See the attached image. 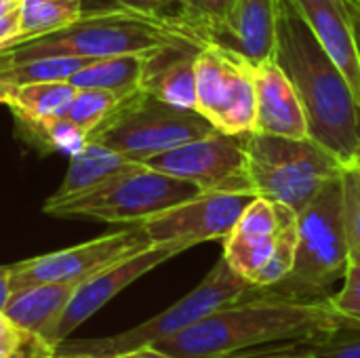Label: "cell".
I'll use <instances>...</instances> for the list:
<instances>
[{"label": "cell", "instance_id": "6da1fadb", "mask_svg": "<svg viewBox=\"0 0 360 358\" xmlns=\"http://www.w3.org/2000/svg\"><path fill=\"white\" fill-rule=\"evenodd\" d=\"M342 327L346 325L329 300H291L255 287L196 325L150 346L173 358H217L272 344H314Z\"/></svg>", "mask_w": 360, "mask_h": 358}, {"label": "cell", "instance_id": "7a4b0ae2", "mask_svg": "<svg viewBox=\"0 0 360 358\" xmlns=\"http://www.w3.org/2000/svg\"><path fill=\"white\" fill-rule=\"evenodd\" d=\"M272 59L287 74L304 106L308 135L333 152L346 169L360 167L359 97L293 0H276Z\"/></svg>", "mask_w": 360, "mask_h": 358}, {"label": "cell", "instance_id": "3957f363", "mask_svg": "<svg viewBox=\"0 0 360 358\" xmlns=\"http://www.w3.org/2000/svg\"><path fill=\"white\" fill-rule=\"evenodd\" d=\"M211 42L181 17H150L120 8L84 11L82 17L68 27L38 36L11 51L13 63L51 55L74 57H116V55H150L154 51L179 44Z\"/></svg>", "mask_w": 360, "mask_h": 358}, {"label": "cell", "instance_id": "277c9868", "mask_svg": "<svg viewBox=\"0 0 360 358\" xmlns=\"http://www.w3.org/2000/svg\"><path fill=\"white\" fill-rule=\"evenodd\" d=\"M348 266L342 175H338L297 213V245L291 272L264 291L304 302L327 300L329 289L346 276Z\"/></svg>", "mask_w": 360, "mask_h": 358}, {"label": "cell", "instance_id": "5b68a950", "mask_svg": "<svg viewBox=\"0 0 360 358\" xmlns=\"http://www.w3.org/2000/svg\"><path fill=\"white\" fill-rule=\"evenodd\" d=\"M247 169L255 196L276 200L300 213L346 169L312 137H281L251 131L245 135Z\"/></svg>", "mask_w": 360, "mask_h": 358}, {"label": "cell", "instance_id": "8992f818", "mask_svg": "<svg viewBox=\"0 0 360 358\" xmlns=\"http://www.w3.org/2000/svg\"><path fill=\"white\" fill-rule=\"evenodd\" d=\"M198 194H202L198 186L137 162L133 169L105 179L80 196L59 203L46 200L42 211L61 219H95L131 226L143 224Z\"/></svg>", "mask_w": 360, "mask_h": 358}, {"label": "cell", "instance_id": "52a82bcc", "mask_svg": "<svg viewBox=\"0 0 360 358\" xmlns=\"http://www.w3.org/2000/svg\"><path fill=\"white\" fill-rule=\"evenodd\" d=\"M217 129L200 112L171 106L141 89L122 97L114 112L89 133V141L105 146L133 162L173 150Z\"/></svg>", "mask_w": 360, "mask_h": 358}, {"label": "cell", "instance_id": "ba28073f", "mask_svg": "<svg viewBox=\"0 0 360 358\" xmlns=\"http://www.w3.org/2000/svg\"><path fill=\"white\" fill-rule=\"evenodd\" d=\"M255 287L249 281H245L221 255L219 262L211 268V272L200 281V285L194 291H190L186 298H181L177 304H173L165 312L156 314L154 319H150L129 331L108 335V338L63 340L57 346V352L59 354H84V357L105 358L118 354V352L139 348V346H148V344L171 338V335L196 325L211 312L240 300L243 295H247Z\"/></svg>", "mask_w": 360, "mask_h": 358}, {"label": "cell", "instance_id": "9c48e42d", "mask_svg": "<svg viewBox=\"0 0 360 358\" xmlns=\"http://www.w3.org/2000/svg\"><path fill=\"white\" fill-rule=\"evenodd\" d=\"M297 213L283 203L253 196L224 238L226 262L253 287L278 285L293 266Z\"/></svg>", "mask_w": 360, "mask_h": 358}, {"label": "cell", "instance_id": "30bf717a", "mask_svg": "<svg viewBox=\"0 0 360 358\" xmlns=\"http://www.w3.org/2000/svg\"><path fill=\"white\" fill-rule=\"evenodd\" d=\"M196 112L228 135L255 131L253 65L238 53L205 42L194 59Z\"/></svg>", "mask_w": 360, "mask_h": 358}, {"label": "cell", "instance_id": "8fae6325", "mask_svg": "<svg viewBox=\"0 0 360 358\" xmlns=\"http://www.w3.org/2000/svg\"><path fill=\"white\" fill-rule=\"evenodd\" d=\"M141 165L186 179L202 192L253 194L247 169L245 135L215 131L173 150L146 158Z\"/></svg>", "mask_w": 360, "mask_h": 358}, {"label": "cell", "instance_id": "7c38bea8", "mask_svg": "<svg viewBox=\"0 0 360 358\" xmlns=\"http://www.w3.org/2000/svg\"><path fill=\"white\" fill-rule=\"evenodd\" d=\"M148 247H152V243L146 236L141 224H131L118 232L86 241L82 245L11 264L8 266L11 293L40 283L80 285L82 281L112 266L114 262L139 253Z\"/></svg>", "mask_w": 360, "mask_h": 358}, {"label": "cell", "instance_id": "4fadbf2b", "mask_svg": "<svg viewBox=\"0 0 360 358\" xmlns=\"http://www.w3.org/2000/svg\"><path fill=\"white\" fill-rule=\"evenodd\" d=\"M251 194L202 192L141 224L152 245H179L186 251L207 241H224Z\"/></svg>", "mask_w": 360, "mask_h": 358}, {"label": "cell", "instance_id": "5bb4252c", "mask_svg": "<svg viewBox=\"0 0 360 358\" xmlns=\"http://www.w3.org/2000/svg\"><path fill=\"white\" fill-rule=\"evenodd\" d=\"M184 251L186 249L179 245H152L139 253H133L124 260L114 262L112 266L82 281L76 287L63 312V319L59 323V331H57L59 344L68 340L72 331H76L84 321H89L97 310H101L112 298H116L137 279H141L143 274L152 272L154 268H158L160 264L169 262L171 257Z\"/></svg>", "mask_w": 360, "mask_h": 358}, {"label": "cell", "instance_id": "9a60e30c", "mask_svg": "<svg viewBox=\"0 0 360 358\" xmlns=\"http://www.w3.org/2000/svg\"><path fill=\"white\" fill-rule=\"evenodd\" d=\"M255 131L281 137H310L304 106L281 65L266 59L253 65Z\"/></svg>", "mask_w": 360, "mask_h": 358}, {"label": "cell", "instance_id": "2e32d148", "mask_svg": "<svg viewBox=\"0 0 360 358\" xmlns=\"http://www.w3.org/2000/svg\"><path fill=\"white\" fill-rule=\"evenodd\" d=\"M276 38V0H234L211 42H217L251 65L272 59Z\"/></svg>", "mask_w": 360, "mask_h": 358}, {"label": "cell", "instance_id": "e0dca14e", "mask_svg": "<svg viewBox=\"0 0 360 358\" xmlns=\"http://www.w3.org/2000/svg\"><path fill=\"white\" fill-rule=\"evenodd\" d=\"M306 25L344 72L360 101V55L354 19L342 0H293Z\"/></svg>", "mask_w": 360, "mask_h": 358}, {"label": "cell", "instance_id": "ac0fdd59", "mask_svg": "<svg viewBox=\"0 0 360 358\" xmlns=\"http://www.w3.org/2000/svg\"><path fill=\"white\" fill-rule=\"evenodd\" d=\"M78 285L74 283H40L11 293L2 314L27 335L57 348V331L63 312Z\"/></svg>", "mask_w": 360, "mask_h": 358}, {"label": "cell", "instance_id": "d6986e66", "mask_svg": "<svg viewBox=\"0 0 360 358\" xmlns=\"http://www.w3.org/2000/svg\"><path fill=\"white\" fill-rule=\"evenodd\" d=\"M200 46L179 44L150 53L139 89L171 106L196 110L194 59Z\"/></svg>", "mask_w": 360, "mask_h": 358}, {"label": "cell", "instance_id": "ffe728a7", "mask_svg": "<svg viewBox=\"0 0 360 358\" xmlns=\"http://www.w3.org/2000/svg\"><path fill=\"white\" fill-rule=\"evenodd\" d=\"M135 165L137 162L129 160L127 156H122L105 146L86 141L76 154L70 156V167H68V173H65L61 186L46 200L59 203V200L80 196V194L93 190L95 186L103 184L105 179L133 169Z\"/></svg>", "mask_w": 360, "mask_h": 358}, {"label": "cell", "instance_id": "44dd1931", "mask_svg": "<svg viewBox=\"0 0 360 358\" xmlns=\"http://www.w3.org/2000/svg\"><path fill=\"white\" fill-rule=\"evenodd\" d=\"M148 55L103 57L76 72L70 82L76 89H103L118 95H131L141 87Z\"/></svg>", "mask_w": 360, "mask_h": 358}, {"label": "cell", "instance_id": "7402d4cb", "mask_svg": "<svg viewBox=\"0 0 360 358\" xmlns=\"http://www.w3.org/2000/svg\"><path fill=\"white\" fill-rule=\"evenodd\" d=\"M13 116H15L17 133L40 152H57V154L72 156L89 141V133L63 116H51V118H30L21 114H13Z\"/></svg>", "mask_w": 360, "mask_h": 358}, {"label": "cell", "instance_id": "603a6c76", "mask_svg": "<svg viewBox=\"0 0 360 358\" xmlns=\"http://www.w3.org/2000/svg\"><path fill=\"white\" fill-rule=\"evenodd\" d=\"M76 87L70 80L61 82H30L6 89V106L13 114L30 118L61 116L72 101Z\"/></svg>", "mask_w": 360, "mask_h": 358}, {"label": "cell", "instance_id": "cb8c5ba5", "mask_svg": "<svg viewBox=\"0 0 360 358\" xmlns=\"http://www.w3.org/2000/svg\"><path fill=\"white\" fill-rule=\"evenodd\" d=\"M82 13V0H21L17 44L68 27L78 21Z\"/></svg>", "mask_w": 360, "mask_h": 358}, {"label": "cell", "instance_id": "d4e9b609", "mask_svg": "<svg viewBox=\"0 0 360 358\" xmlns=\"http://www.w3.org/2000/svg\"><path fill=\"white\" fill-rule=\"evenodd\" d=\"M93 57H74V55H51V57H36L27 61H17L0 70V87L11 89L30 82H61L70 80L82 68L95 63Z\"/></svg>", "mask_w": 360, "mask_h": 358}, {"label": "cell", "instance_id": "484cf974", "mask_svg": "<svg viewBox=\"0 0 360 358\" xmlns=\"http://www.w3.org/2000/svg\"><path fill=\"white\" fill-rule=\"evenodd\" d=\"M127 97V95H124ZM122 95L103 89H76L72 101L68 103L63 118L72 120L86 133H93L118 106Z\"/></svg>", "mask_w": 360, "mask_h": 358}, {"label": "cell", "instance_id": "4316f807", "mask_svg": "<svg viewBox=\"0 0 360 358\" xmlns=\"http://www.w3.org/2000/svg\"><path fill=\"white\" fill-rule=\"evenodd\" d=\"M342 207L350 262L360 264V167H348L342 173Z\"/></svg>", "mask_w": 360, "mask_h": 358}, {"label": "cell", "instance_id": "83f0119b", "mask_svg": "<svg viewBox=\"0 0 360 358\" xmlns=\"http://www.w3.org/2000/svg\"><path fill=\"white\" fill-rule=\"evenodd\" d=\"M232 2L234 0H179V17L207 40H211Z\"/></svg>", "mask_w": 360, "mask_h": 358}, {"label": "cell", "instance_id": "f1b7e54d", "mask_svg": "<svg viewBox=\"0 0 360 358\" xmlns=\"http://www.w3.org/2000/svg\"><path fill=\"white\" fill-rule=\"evenodd\" d=\"M327 300L346 327L360 329V264L350 262L346 276L342 279V289Z\"/></svg>", "mask_w": 360, "mask_h": 358}, {"label": "cell", "instance_id": "f546056e", "mask_svg": "<svg viewBox=\"0 0 360 358\" xmlns=\"http://www.w3.org/2000/svg\"><path fill=\"white\" fill-rule=\"evenodd\" d=\"M82 8H120L150 17H179V0H82Z\"/></svg>", "mask_w": 360, "mask_h": 358}, {"label": "cell", "instance_id": "4dcf8cb0", "mask_svg": "<svg viewBox=\"0 0 360 358\" xmlns=\"http://www.w3.org/2000/svg\"><path fill=\"white\" fill-rule=\"evenodd\" d=\"M314 358H360V329L342 327L333 335L312 344Z\"/></svg>", "mask_w": 360, "mask_h": 358}, {"label": "cell", "instance_id": "1f68e13d", "mask_svg": "<svg viewBox=\"0 0 360 358\" xmlns=\"http://www.w3.org/2000/svg\"><path fill=\"white\" fill-rule=\"evenodd\" d=\"M217 358H314V352H312V344L289 342V344H272V346L238 350Z\"/></svg>", "mask_w": 360, "mask_h": 358}, {"label": "cell", "instance_id": "d6a6232c", "mask_svg": "<svg viewBox=\"0 0 360 358\" xmlns=\"http://www.w3.org/2000/svg\"><path fill=\"white\" fill-rule=\"evenodd\" d=\"M19 2L0 15V51H8L19 42Z\"/></svg>", "mask_w": 360, "mask_h": 358}, {"label": "cell", "instance_id": "836d02e7", "mask_svg": "<svg viewBox=\"0 0 360 358\" xmlns=\"http://www.w3.org/2000/svg\"><path fill=\"white\" fill-rule=\"evenodd\" d=\"M57 357V348L36 340V338H30L17 352H13L11 357L6 358H55Z\"/></svg>", "mask_w": 360, "mask_h": 358}, {"label": "cell", "instance_id": "e575fe53", "mask_svg": "<svg viewBox=\"0 0 360 358\" xmlns=\"http://www.w3.org/2000/svg\"><path fill=\"white\" fill-rule=\"evenodd\" d=\"M105 358H173L169 354H165L162 350L154 348V346H139V348H133V350H127V352H118V354H112V357Z\"/></svg>", "mask_w": 360, "mask_h": 358}, {"label": "cell", "instance_id": "d590c367", "mask_svg": "<svg viewBox=\"0 0 360 358\" xmlns=\"http://www.w3.org/2000/svg\"><path fill=\"white\" fill-rule=\"evenodd\" d=\"M32 335H19V338H0V358L11 357L13 352H17Z\"/></svg>", "mask_w": 360, "mask_h": 358}, {"label": "cell", "instance_id": "8d00e7d4", "mask_svg": "<svg viewBox=\"0 0 360 358\" xmlns=\"http://www.w3.org/2000/svg\"><path fill=\"white\" fill-rule=\"evenodd\" d=\"M11 298V285H8V266L0 268V312L4 310L6 302Z\"/></svg>", "mask_w": 360, "mask_h": 358}, {"label": "cell", "instance_id": "74e56055", "mask_svg": "<svg viewBox=\"0 0 360 358\" xmlns=\"http://www.w3.org/2000/svg\"><path fill=\"white\" fill-rule=\"evenodd\" d=\"M19 335H27L25 331L17 329L2 312H0V338H19Z\"/></svg>", "mask_w": 360, "mask_h": 358}, {"label": "cell", "instance_id": "f35d334b", "mask_svg": "<svg viewBox=\"0 0 360 358\" xmlns=\"http://www.w3.org/2000/svg\"><path fill=\"white\" fill-rule=\"evenodd\" d=\"M13 63V55H11V51H0V70L2 68H6V65H11ZM0 103L2 106H6V93H4V89L0 87Z\"/></svg>", "mask_w": 360, "mask_h": 358}, {"label": "cell", "instance_id": "ab89813d", "mask_svg": "<svg viewBox=\"0 0 360 358\" xmlns=\"http://www.w3.org/2000/svg\"><path fill=\"white\" fill-rule=\"evenodd\" d=\"M354 21H360V0H342Z\"/></svg>", "mask_w": 360, "mask_h": 358}, {"label": "cell", "instance_id": "60d3db41", "mask_svg": "<svg viewBox=\"0 0 360 358\" xmlns=\"http://www.w3.org/2000/svg\"><path fill=\"white\" fill-rule=\"evenodd\" d=\"M17 2H19V0H0V15L6 13V11H8L11 6H15Z\"/></svg>", "mask_w": 360, "mask_h": 358}, {"label": "cell", "instance_id": "b9f144b4", "mask_svg": "<svg viewBox=\"0 0 360 358\" xmlns=\"http://www.w3.org/2000/svg\"><path fill=\"white\" fill-rule=\"evenodd\" d=\"M354 34H356V46H359L360 55V21H354Z\"/></svg>", "mask_w": 360, "mask_h": 358}, {"label": "cell", "instance_id": "7bdbcfd3", "mask_svg": "<svg viewBox=\"0 0 360 358\" xmlns=\"http://www.w3.org/2000/svg\"><path fill=\"white\" fill-rule=\"evenodd\" d=\"M55 358H93V357H84V354H59V352H57V357Z\"/></svg>", "mask_w": 360, "mask_h": 358}]
</instances>
